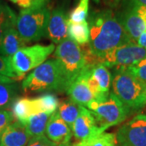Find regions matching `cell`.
<instances>
[{
	"label": "cell",
	"mask_w": 146,
	"mask_h": 146,
	"mask_svg": "<svg viewBox=\"0 0 146 146\" xmlns=\"http://www.w3.org/2000/svg\"><path fill=\"white\" fill-rule=\"evenodd\" d=\"M89 49L94 57L101 63L105 56L117 47L132 42L127 35L111 10L93 12L90 16Z\"/></svg>",
	"instance_id": "1"
},
{
	"label": "cell",
	"mask_w": 146,
	"mask_h": 146,
	"mask_svg": "<svg viewBox=\"0 0 146 146\" xmlns=\"http://www.w3.org/2000/svg\"><path fill=\"white\" fill-rule=\"evenodd\" d=\"M25 92L66 91L67 79L56 59L48 60L33 69L22 82Z\"/></svg>",
	"instance_id": "2"
},
{
	"label": "cell",
	"mask_w": 146,
	"mask_h": 146,
	"mask_svg": "<svg viewBox=\"0 0 146 146\" xmlns=\"http://www.w3.org/2000/svg\"><path fill=\"white\" fill-rule=\"evenodd\" d=\"M111 84L113 94L128 111L146 106V83L131 75L127 68L116 69Z\"/></svg>",
	"instance_id": "3"
},
{
	"label": "cell",
	"mask_w": 146,
	"mask_h": 146,
	"mask_svg": "<svg viewBox=\"0 0 146 146\" xmlns=\"http://www.w3.org/2000/svg\"><path fill=\"white\" fill-rule=\"evenodd\" d=\"M50 11L46 6L23 9L16 16V28L24 42H37L46 35Z\"/></svg>",
	"instance_id": "4"
},
{
	"label": "cell",
	"mask_w": 146,
	"mask_h": 146,
	"mask_svg": "<svg viewBox=\"0 0 146 146\" xmlns=\"http://www.w3.org/2000/svg\"><path fill=\"white\" fill-rule=\"evenodd\" d=\"M54 56L63 69L68 87L89 65L87 54L84 52L76 42L69 38L58 45Z\"/></svg>",
	"instance_id": "5"
},
{
	"label": "cell",
	"mask_w": 146,
	"mask_h": 146,
	"mask_svg": "<svg viewBox=\"0 0 146 146\" xmlns=\"http://www.w3.org/2000/svg\"><path fill=\"white\" fill-rule=\"evenodd\" d=\"M98 127L106 130L124 121L128 110L113 93L94 99L87 106Z\"/></svg>",
	"instance_id": "6"
},
{
	"label": "cell",
	"mask_w": 146,
	"mask_h": 146,
	"mask_svg": "<svg viewBox=\"0 0 146 146\" xmlns=\"http://www.w3.org/2000/svg\"><path fill=\"white\" fill-rule=\"evenodd\" d=\"M54 45L36 44L32 46H25L10 57L12 69L20 79L27 73L44 63L49 55L54 52Z\"/></svg>",
	"instance_id": "7"
},
{
	"label": "cell",
	"mask_w": 146,
	"mask_h": 146,
	"mask_svg": "<svg viewBox=\"0 0 146 146\" xmlns=\"http://www.w3.org/2000/svg\"><path fill=\"white\" fill-rule=\"evenodd\" d=\"M146 57V50L136 43L129 42L115 48L107 54L101 63L106 68H127Z\"/></svg>",
	"instance_id": "8"
},
{
	"label": "cell",
	"mask_w": 146,
	"mask_h": 146,
	"mask_svg": "<svg viewBox=\"0 0 146 146\" xmlns=\"http://www.w3.org/2000/svg\"><path fill=\"white\" fill-rule=\"evenodd\" d=\"M117 146H146V115H138L121 126L116 134Z\"/></svg>",
	"instance_id": "9"
},
{
	"label": "cell",
	"mask_w": 146,
	"mask_h": 146,
	"mask_svg": "<svg viewBox=\"0 0 146 146\" xmlns=\"http://www.w3.org/2000/svg\"><path fill=\"white\" fill-rule=\"evenodd\" d=\"M116 16L131 41L136 43L141 33L146 31L143 7L127 3L125 7Z\"/></svg>",
	"instance_id": "10"
},
{
	"label": "cell",
	"mask_w": 146,
	"mask_h": 146,
	"mask_svg": "<svg viewBox=\"0 0 146 146\" xmlns=\"http://www.w3.org/2000/svg\"><path fill=\"white\" fill-rule=\"evenodd\" d=\"M85 72L94 99L100 98L109 94L112 79L111 74L105 65L102 63L89 65Z\"/></svg>",
	"instance_id": "11"
},
{
	"label": "cell",
	"mask_w": 146,
	"mask_h": 146,
	"mask_svg": "<svg viewBox=\"0 0 146 146\" xmlns=\"http://www.w3.org/2000/svg\"><path fill=\"white\" fill-rule=\"evenodd\" d=\"M104 128L98 126L95 118L89 110L80 106L78 117L72 127L74 136L81 141L89 137L98 136L105 131Z\"/></svg>",
	"instance_id": "12"
},
{
	"label": "cell",
	"mask_w": 146,
	"mask_h": 146,
	"mask_svg": "<svg viewBox=\"0 0 146 146\" xmlns=\"http://www.w3.org/2000/svg\"><path fill=\"white\" fill-rule=\"evenodd\" d=\"M45 132L50 141L58 145H68L72 135L71 127L58 116L57 111L50 117Z\"/></svg>",
	"instance_id": "13"
},
{
	"label": "cell",
	"mask_w": 146,
	"mask_h": 146,
	"mask_svg": "<svg viewBox=\"0 0 146 146\" xmlns=\"http://www.w3.org/2000/svg\"><path fill=\"white\" fill-rule=\"evenodd\" d=\"M46 36L53 43L59 44L68 38V19L61 8L50 12L46 29Z\"/></svg>",
	"instance_id": "14"
},
{
	"label": "cell",
	"mask_w": 146,
	"mask_h": 146,
	"mask_svg": "<svg viewBox=\"0 0 146 146\" xmlns=\"http://www.w3.org/2000/svg\"><path fill=\"white\" fill-rule=\"evenodd\" d=\"M85 70L77 78L75 79L66 89L67 94L70 97V100L82 106H87L89 102L94 99V94L89 88L87 80Z\"/></svg>",
	"instance_id": "15"
},
{
	"label": "cell",
	"mask_w": 146,
	"mask_h": 146,
	"mask_svg": "<svg viewBox=\"0 0 146 146\" xmlns=\"http://www.w3.org/2000/svg\"><path fill=\"white\" fill-rule=\"evenodd\" d=\"M32 137L25 126L16 121L11 123L0 136V146H26Z\"/></svg>",
	"instance_id": "16"
},
{
	"label": "cell",
	"mask_w": 146,
	"mask_h": 146,
	"mask_svg": "<svg viewBox=\"0 0 146 146\" xmlns=\"http://www.w3.org/2000/svg\"><path fill=\"white\" fill-rule=\"evenodd\" d=\"M12 114L21 123H24L31 115L42 113L36 98H16L11 105Z\"/></svg>",
	"instance_id": "17"
},
{
	"label": "cell",
	"mask_w": 146,
	"mask_h": 146,
	"mask_svg": "<svg viewBox=\"0 0 146 146\" xmlns=\"http://www.w3.org/2000/svg\"><path fill=\"white\" fill-rule=\"evenodd\" d=\"M25 46L26 43L19 35L16 25L11 26L6 30L0 42V54L11 57Z\"/></svg>",
	"instance_id": "18"
},
{
	"label": "cell",
	"mask_w": 146,
	"mask_h": 146,
	"mask_svg": "<svg viewBox=\"0 0 146 146\" xmlns=\"http://www.w3.org/2000/svg\"><path fill=\"white\" fill-rule=\"evenodd\" d=\"M51 115L47 113H38L31 115L22 124L25 126L31 137L44 135L46 125Z\"/></svg>",
	"instance_id": "19"
},
{
	"label": "cell",
	"mask_w": 146,
	"mask_h": 146,
	"mask_svg": "<svg viewBox=\"0 0 146 146\" xmlns=\"http://www.w3.org/2000/svg\"><path fill=\"white\" fill-rule=\"evenodd\" d=\"M68 36L78 45L89 42V27L87 21L75 23L68 19Z\"/></svg>",
	"instance_id": "20"
},
{
	"label": "cell",
	"mask_w": 146,
	"mask_h": 146,
	"mask_svg": "<svg viewBox=\"0 0 146 146\" xmlns=\"http://www.w3.org/2000/svg\"><path fill=\"white\" fill-rule=\"evenodd\" d=\"M80 108V105L73 102L71 100H67V101L63 102L58 106L57 113L58 116L72 129V127L78 117Z\"/></svg>",
	"instance_id": "21"
},
{
	"label": "cell",
	"mask_w": 146,
	"mask_h": 146,
	"mask_svg": "<svg viewBox=\"0 0 146 146\" xmlns=\"http://www.w3.org/2000/svg\"><path fill=\"white\" fill-rule=\"evenodd\" d=\"M74 146H117L116 135L114 133L103 132L80 141Z\"/></svg>",
	"instance_id": "22"
},
{
	"label": "cell",
	"mask_w": 146,
	"mask_h": 146,
	"mask_svg": "<svg viewBox=\"0 0 146 146\" xmlns=\"http://www.w3.org/2000/svg\"><path fill=\"white\" fill-rule=\"evenodd\" d=\"M16 16L14 11L6 4L0 3V42L6 30L16 25Z\"/></svg>",
	"instance_id": "23"
},
{
	"label": "cell",
	"mask_w": 146,
	"mask_h": 146,
	"mask_svg": "<svg viewBox=\"0 0 146 146\" xmlns=\"http://www.w3.org/2000/svg\"><path fill=\"white\" fill-rule=\"evenodd\" d=\"M16 85L11 84H0V110H5L12 105L16 100Z\"/></svg>",
	"instance_id": "24"
},
{
	"label": "cell",
	"mask_w": 146,
	"mask_h": 146,
	"mask_svg": "<svg viewBox=\"0 0 146 146\" xmlns=\"http://www.w3.org/2000/svg\"><path fill=\"white\" fill-rule=\"evenodd\" d=\"M39 107L42 113H47L52 115L58 108L59 102L56 96L54 94H46L42 95L39 98H36Z\"/></svg>",
	"instance_id": "25"
},
{
	"label": "cell",
	"mask_w": 146,
	"mask_h": 146,
	"mask_svg": "<svg viewBox=\"0 0 146 146\" xmlns=\"http://www.w3.org/2000/svg\"><path fill=\"white\" fill-rule=\"evenodd\" d=\"M89 0H80L76 8L70 13L68 20L75 23L86 21L89 12Z\"/></svg>",
	"instance_id": "26"
},
{
	"label": "cell",
	"mask_w": 146,
	"mask_h": 146,
	"mask_svg": "<svg viewBox=\"0 0 146 146\" xmlns=\"http://www.w3.org/2000/svg\"><path fill=\"white\" fill-rule=\"evenodd\" d=\"M0 75L13 80H21L18 77L11 64L10 57L0 54Z\"/></svg>",
	"instance_id": "27"
},
{
	"label": "cell",
	"mask_w": 146,
	"mask_h": 146,
	"mask_svg": "<svg viewBox=\"0 0 146 146\" xmlns=\"http://www.w3.org/2000/svg\"><path fill=\"white\" fill-rule=\"evenodd\" d=\"M127 69L131 75L146 83V57L135 65L127 68Z\"/></svg>",
	"instance_id": "28"
},
{
	"label": "cell",
	"mask_w": 146,
	"mask_h": 146,
	"mask_svg": "<svg viewBox=\"0 0 146 146\" xmlns=\"http://www.w3.org/2000/svg\"><path fill=\"white\" fill-rule=\"evenodd\" d=\"M14 118L12 112L7 110H0V136L3 131L13 123Z\"/></svg>",
	"instance_id": "29"
},
{
	"label": "cell",
	"mask_w": 146,
	"mask_h": 146,
	"mask_svg": "<svg viewBox=\"0 0 146 146\" xmlns=\"http://www.w3.org/2000/svg\"><path fill=\"white\" fill-rule=\"evenodd\" d=\"M26 146H57L45 135L32 137Z\"/></svg>",
	"instance_id": "30"
},
{
	"label": "cell",
	"mask_w": 146,
	"mask_h": 146,
	"mask_svg": "<svg viewBox=\"0 0 146 146\" xmlns=\"http://www.w3.org/2000/svg\"><path fill=\"white\" fill-rule=\"evenodd\" d=\"M110 2L113 4H119L121 3H133V4L146 7V0H110Z\"/></svg>",
	"instance_id": "31"
},
{
	"label": "cell",
	"mask_w": 146,
	"mask_h": 146,
	"mask_svg": "<svg viewBox=\"0 0 146 146\" xmlns=\"http://www.w3.org/2000/svg\"><path fill=\"white\" fill-rule=\"evenodd\" d=\"M136 44L146 50V31L141 33V36H139V38L137 39Z\"/></svg>",
	"instance_id": "32"
},
{
	"label": "cell",
	"mask_w": 146,
	"mask_h": 146,
	"mask_svg": "<svg viewBox=\"0 0 146 146\" xmlns=\"http://www.w3.org/2000/svg\"><path fill=\"white\" fill-rule=\"evenodd\" d=\"M49 0H33V6L32 7H42L46 6L47 2Z\"/></svg>",
	"instance_id": "33"
},
{
	"label": "cell",
	"mask_w": 146,
	"mask_h": 146,
	"mask_svg": "<svg viewBox=\"0 0 146 146\" xmlns=\"http://www.w3.org/2000/svg\"><path fill=\"white\" fill-rule=\"evenodd\" d=\"M14 81H15V80H13V79L0 75V84H11L13 83Z\"/></svg>",
	"instance_id": "34"
},
{
	"label": "cell",
	"mask_w": 146,
	"mask_h": 146,
	"mask_svg": "<svg viewBox=\"0 0 146 146\" xmlns=\"http://www.w3.org/2000/svg\"><path fill=\"white\" fill-rule=\"evenodd\" d=\"M143 16H144V19H145L146 24V7H143Z\"/></svg>",
	"instance_id": "35"
},
{
	"label": "cell",
	"mask_w": 146,
	"mask_h": 146,
	"mask_svg": "<svg viewBox=\"0 0 146 146\" xmlns=\"http://www.w3.org/2000/svg\"><path fill=\"white\" fill-rule=\"evenodd\" d=\"M59 146H68V145H59Z\"/></svg>",
	"instance_id": "36"
},
{
	"label": "cell",
	"mask_w": 146,
	"mask_h": 146,
	"mask_svg": "<svg viewBox=\"0 0 146 146\" xmlns=\"http://www.w3.org/2000/svg\"><path fill=\"white\" fill-rule=\"evenodd\" d=\"M10 1H11V2H12V1H13V0H10Z\"/></svg>",
	"instance_id": "37"
}]
</instances>
